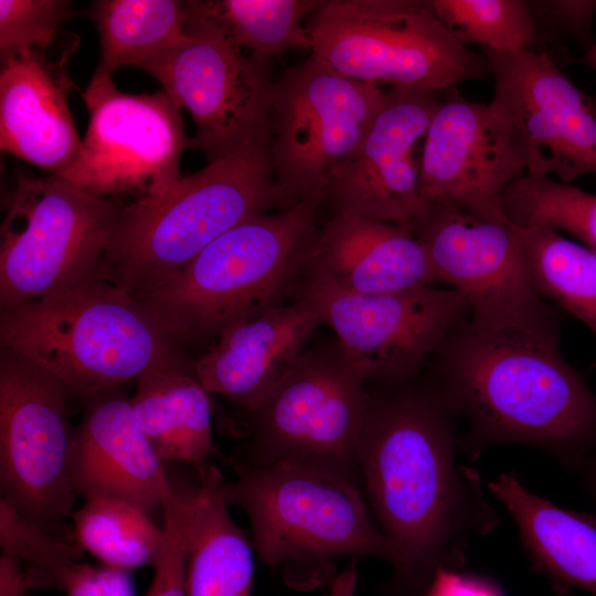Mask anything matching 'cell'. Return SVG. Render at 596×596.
Listing matches in <instances>:
<instances>
[{"label": "cell", "instance_id": "1", "mask_svg": "<svg viewBox=\"0 0 596 596\" xmlns=\"http://www.w3.org/2000/svg\"><path fill=\"white\" fill-rule=\"evenodd\" d=\"M455 417L427 381L370 396L358 465L389 549L396 589L424 596L438 570L499 524L477 470L459 462Z\"/></svg>", "mask_w": 596, "mask_h": 596}, {"label": "cell", "instance_id": "2", "mask_svg": "<svg viewBox=\"0 0 596 596\" xmlns=\"http://www.w3.org/2000/svg\"><path fill=\"white\" fill-rule=\"evenodd\" d=\"M426 380L455 418L467 422L459 448L475 461L490 447L542 449L575 472L596 451V393L553 344L469 321L432 355Z\"/></svg>", "mask_w": 596, "mask_h": 596}, {"label": "cell", "instance_id": "3", "mask_svg": "<svg viewBox=\"0 0 596 596\" xmlns=\"http://www.w3.org/2000/svg\"><path fill=\"white\" fill-rule=\"evenodd\" d=\"M0 344L41 366L82 401L142 376L191 370L193 359L145 305L99 276L0 308Z\"/></svg>", "mask_w": 596, "mask_h": 596}, {"label": "cell", "instance_id": "4", "mask_svg": "<svg viewBox=\"0 0 596 596\" xmlns=\"http://www.w3.org/2000/svg\"><path fill=\"white\" fill-rule=\"evenodd\" d=\"M320 209L308 200L240 222L139 300L185 352L212 344L230 327L281 305L317 236Z\"/></svg>", "mask_w": 596, "mask_h": 596}, {"label": "cell", "instance_id": "5", "mask_svg": "<svg viewBox=\"0 0 596 596\" xmlns=\"http://www.w3.org/2000/svg\"><path fill=\"white\" fill-rule=\"evenodd\" d=\"M269 209H276L270 143L242 148L125 205L98 276L141 299L220 235Z\"/></svg>", "mask_w": 596, "mask_h": 596}, {"label": "cell", "instance_id": "6", "mask_svg": "<svg viewBox=\"0 0 596 596\" xmlns=\"http://www.w3.org/2000/svg\"><path fill=\"white\" fill-rule=\"evenodd\" d=\"M236 477L224 485L228 504L247 514L253 544L270 567H283L296 587L334 576L340 556L390 557L354 479L310 464L231 461Z\"/></svg>", "mask_w": 596, "mask_h": 596}, {"label": "cell", "instance_id": "7", "mask_svg": "<svg viewBox=\"0 0 596 596\" xmlns=\"http://www.w3.org/2000/svg\"><path fill=\"white\" fill-rule=\"evenodd\" d=\"M305 28L312 55L364 83L434 93L489 73L486 56L456 41L429 0H320Z\"/></svg>", "mask_w": 596, "mask_h": 596}, {"label": "cell", "instance_id": "8", "mask_svg": "<svg viewBox=\"0 0 596 596\" xmlns=\"http://www.w3.org/2000/svg\"><path fill=\"white\" fill-rule=\"evenodd\" d=\"M125 207L57 175H20L0 226V308L60 292L98 276Z\"/></svg>", "mask_w": 596, "mask_h": 596}, {"label": "cell", "instance_id": "9", "mask_svg": "<svg viewBox=\"0 0 596 596\" xmlns=\"http://www.w3.org/2000/svg\"><path fill=\"white\" fill-rule=\"evenodd\" d=\"M387 93L310 55L275 82L270 161L276 209L322 204L334 173L354 153Z\"/></svg>", "mask_w": 596, "mask_h": 596}, {"label": "cell", "instance_id": "10", "mask_svg": "<svg viewBox=\"0 0 596 596\" xmlns=\"http://www.w3.org/2000/svg\"><path fill=\"white\" fill-rule=\"evenodd\" d=\"M71 396L54 375L0 350V489L18 513L51 536L75 542Z\"/></svg>", "mask_w": 596, "mask_h": 596}, {"label": "cell", "instance_id": "11", "mask_svg": "<svg viewBox=\"0 0 596 596\" xmlns=\"http://www.w3.org/2000/svg\"><path fill=\"white\" fill-rule=\"evenodd\" d=\"M411 225L435 281L465 298L470 322L560 344L558 312L529 276L515 225L440 205Z\"/></svg>", "mask_w": 596, "mask_h": 596}, {"label": "cell", "instance_id": "12", "mask_svg": "<svg viewBox=\"0 0 596 596\" xmlns=\"http://www.w3.org/2000/svg\"><path fill=\"white\" fill-rule=\"evenodd\" d=\"M369 400L365 380L338 340L307 348L253 414V464L320 466L352 479Z\"/></svg>", "mask_w": 596, "mask_h": 596}, {"label": "cell", "instance_id": "13", "mask_svg": "<svg viewBox=\"0 0 596 596\" xmlns=\"http://www.w3.org/2000/svg\"><path fill=\"white\" fill-rule=\"evenodd\" d=\"M111 77L95 70L83 93L89 124L79 153L57 177L95 196L140 200L183 178L180 159L193 142L166 92L127 94Z\"/></svg>", "mask_w": 596, "mask_h": 596}, {"label": "cell", "instance_id": "14", "mask_svg": "<svg viewBox=\"0 0 596 596\" xmlns=\"http://www.w3.org/2000/svg\"><path fill=\"white\" fill-rule=\"evenodd\" d=\"M310 298L366 381L391 387L412 380L447 336L469 318L465 298L434 285L353 294L298 277L289 294ZM288 294V295H289Z\"/></svg>", "mask_w": 596, "mask_h": 596}, {"label": "cell", "instance_id": "15", "mask_svg": "<svg viewBox=\"0 0 596 596\" xmlns=\"http://www.w3.org/2000/svg\"><path fill=\"white\" fill-rule=\"evenodd\" d=\"M268 63L222 42L194 39L162 51L141 70L189 111L196 128L193 148L210 162L270 143L275 82Z\"/></svg>", "mask_w": 596, "mask_h": 596}, {"label": "cell", "instance_id": "16", "mask_svg": "<svg viewBox=\"0 0 596 596\" xmlns=\"http://www.w3.org/2000/svg\"><path fill=\"white\" fill-rule=\"evenodd\" d=\"M494 81L490 104L510 123L528 156L532 177L572 183L596 174V102L578 88L545 51L485 50Z\"/></svg>", "mask_w": 596, "mask_h": 596}, {"label": "cell", "instance_id": "17", "mask_svg": "<svg viewBox=\"0 0 596 596\" xmlns=\"http://www.w3.org/2000/svg\"><path fill=\"white\" fill-rule=\"evenodd\" d=\"M423 139L418 168L428 206L510 223L503 194L526 174L529 163L523 143L497 108L455 93L440 102Z\"/></svg>", "mask_w": 596, "mask_h": 596}, {"label": "cell", "instance_id": "18", "mask_svg": "<svg viewBox=\"0 0 596 596\" xmlns=\"http://www.w3.org/2000/svg\"><path fill=\"white\" fill-rule=\"evenodd\" d=\"M433 92L393 87L322 199L333 214L413 224L428 211L414 149L438 108Z\"/></svg>", "mask_w": 596, "mask_h": 596}, {"label": "cell", "instance_id": "19", "mask_svg": "<svg viewBox=\"0 0 596 596\" xmlns=\"http://www.w3.org/2000/svg\"><path fill=\"white\" fill-rule=\"evenodd\" d=\"M238 322L193 359L195 376L209 394L254 412L307 350L321 316L307 296Z\"/></svg>", "mask_w": 596, "mask_h": 596}, {"label": "cell", "instance_id": "20", "mask_svg": "<svg viewBox=\"0 0 596 596\" xmlns=\"http://www.w3.org/2000/svg\"><path fill=\"white\" fill-rule=\"evenodd\" d=\"M83 402L71 449L77 497L121 499L149 513L161 507L169 476L135 418L130 397L114 389Z\"/></svg>", "mask_w": 596, "mask_h": 596}, {"label": "cell", "instance_id": "21", "mask_svg": "<svg viewBox=\"0 0 596 596\" xmlns=\"http://www.w3.org/2000/svg\"><path fill=\"white\" fill-rule=\"evenodd\" d=\"M299 277L363 295L436 283L411 224L347 214H333L319 227Z\"/></svg>", "mask_w": 596, "mask_h": 596}, {"label": "cell", "instance_id": "22", "mask_svg": "<svg viewBox=\"0 0 596 596\" xmlns=\"http://www.w3.org/2000/svg\"><path fill=\"white\" fill-rule=\"evenodd\" d=\"M40 50L1 65L0 148L58 175L77 158L79 138L67 103L75 87L65 62Z\"/></svg>", "mask_w": 596, "mask_h": 596}, {"label": "cell", "instance_id": "23", "mask_svg": "<svg viewBox=\"0 0 596 596\" xmlns=\"http://www.w3.org/2000/svg\"><path fill=\"white\" fill-rule=\"evenodd\" d=\"M518 528L532 570L557 596L574 589L596 595V515L563 509L528 490L513 472L488 482Z\"/></svg>", "mask_w": 596, "mask_h": 596}, {"label": "cell", "instance_id": "24", "mask_svg": "<svg viewBox=\"0 0 596 596\" xmlns=\"http://www.w3.org/2000/svg\"><path fill=\"white\" fill-rule=\"evenodd\" d=\"M194 469L188 485V596H252L253 553L228 512L222 473L209 461Z\"/></svg>", "mask_w": 596, "mask_h": 596}, {"label": "cell", "instance_id": "25", "mask_svg": "<svg viewBox=\"0 0 596 596\" xmlns=\"http://www.w3.org/2000/svg\"><path fill=\"white\" fill-rule=\"evenodd\" d=\"M130 397L135 418L158 458L202 465L215 455L211 403L194 370L147 374Z\"/></svg>", "mask_w": 596, "mask_h": 596}, {"label": "cell", "instance_id": "26", "mask_svg": "<svg viewBox=\"0 0 596 596\" xmlns=\"http://www.w3.org/2000/svg\"><path fill=\"white\" fill-rule=\"evenodd\" d=\"M319 1H184L183 29L193 39L222 42L269 61L286 50H311L312 40L302 23Z\"/></svg>", "mask_w": 596, "mask_h": 596}, {"label": "cell", "instance_id": "27", "mask_svg": "<svg viewBox=\"0 0 596 596\" xmlns=\"http://www.w3.org/2000/svg\"><path fill=\"white\" fill-rule=\"evenodd\" d=\"M87 15L100 41L96 71L110 76L123 66L141 68L170 46L194 40L183 29L184 1L97 0Z\"/></svg>", "mask_w": 596, "mask_h": 596}, {"label": "cell", "instance_id": "28", "mask_svg": "<svg viewBox=\"0 0 596 596\" xmlns=\"http://www.w3.org/2000/svg\"><path fill=\"white\" fill-rule=\"evenodd\" d=\"M517 227L525 267L538 291L596 337V253L550 227Z\"/></svg>", "mask_w": 596, "mask_h": 596}, {"label": "cell", "instance_id": "29", "mask_svg": "<svg viewBox=\"0 0 596 596\" xmlns=\"http://www.w3.org/2000/svg\"><path fill=\"white\" fill-rule=\"evenodd\" d=\"M71 519L75 543L104 565L128 571L155 566L162 553L163 528L145 509L126 500H85Z\"/></svg>", "mask_w": 596, "mask_h": 596}, {"label": "cell", "instance_id": "30", "mask_svg": "<svg viewBox=\"0 0 596 596\" xmlns=\"http://www.w3.org/2000/svg\"><path fill=\"white\" fill-rule=\"evenodd\" d=\"M509 222L566 232L596 253V194L551 177L525 174L503 194Z\"/></svg>", "mask_w": 596, "mask_h": 596}, {"label": "cell", "instance_id": "31", "mask_svg": "<svg viewBox=\"0 0 596 596\" xmlns=\"http://www.w3.org/2000/svg\"><path fill=\"white\" fill-rule=\"evenodd\" d=\"M446 30L460 44H481L496 53L531 49L538 28L529 1L429 0Z\"/></svg>", "mask_w": 596, "mask_h": 596}, {"label": "cell", "instance_id": "32", "mask_svg": "<svg viewBox=\"0 0 596 596\" xmlns=\"http://www.w3.org/2000/svg\"><path fill=\"white\" fill-rule=\"evenodd\" d=\"M0 546L3 554L23 562L29 588H57V576L71 562L82 560L83 549L60 540L33 524L0 498Z\"/></svg>", "mask_w": 596, "mask_h": 596}, {"label": "cell", "instance_id": "33", "mask_svg": "<svg viewBox=\"0 0 596 596\" xmlns=\"http://www.w3.org/2000/svg\"><path fill=\"white\" fill-rule=\"evenodd\" d=\"M73 14L65 0H0L1 65L45 50Z\"/></svg>", "mask_w": 596, "mask_h": 596}, {"label": "cell", "instance_id": "34", "mask_svg": "<svg viewBox=\"0 0 596 596\" xmlns=\"http://www.w3.org/2000/svg\"><path fill=\"white\" fill-rule=\"evenodd\" d=\"M164 546L147 596H188V485L169 483L162 494Z\"/></svg>", "mask_w": 596, "mask_h": 596}, {"label": "cell", "instance_id": "35", "mask_svg": "<svg viewBox=\"0 0 596 596\" xmlns=\"http://www.w3.org/2000/svg\"><path fill=\"white\" fill-rule=\"evenodd\" d=\"M57 588L66 596H135L134 581L125 568L99 567L74 561L57 576Z\"/></svg>", "mask_w": 596, "mask_h": 596}, {"label": "cell", "instance_id": "36", "mask_svg": "<svg viewBox=\"0 0 596 596\" xmlns=\"http://www.w3.org/2000/svg\"><path fill=\"white\" fill-rule=\"evenodd\" d=\"M534 18L546 19L561 32L585 44L592 42L596 1H530Z\"/></svg>", "mask_w": 596, "mask_h": 596}, {"label": "cell", "instance_id": "37", "mask_svg": "<svg viewBox=\"0 0 596 596\" xmlns=\"http://www.w3.org/2000/svg\"><path fill=\"white\" fill-rule=\"evenodd\" d=\"M424 596H502L486 578L440 568Z\"/></svg>", "mask_w": 596, "mask_h": 596}, {"label": "cell", "instance_id": "38", "mask_svg": "<svg viewBox=\"0 0 596 596\" xmlns=\"http://www.w3.org/2000/svg\"><path fill=\"white\" fill-rule=\"evenodd\" d=\"M29 589L21 562L7 554L0 556V596H24Z\"/></svg>", "mask_w": 596, "mask_h": 596}, {"label": "cell", "instance_id": "39", "mask_svg": "<svg viewBox=\"0 0 596 596\" xmlns=\"http://www.w3.org/2000/svg\"><path fill=\"white\" fill-rule=\"evenodd\" d=\"M358 582L356 560L351 563L330 582V589L326 596H354Z\"/></svg>", "mask_w": 596, "mask_h": 596}, {"label": "cell", "instance_id": "40", "mask_svg": "<svg viewBox=\"0 0 596 596\" xmlns=\"http://www.w3.org/2000/svg\"><path fill=\"white\" fill-rule=\"evenodd\" d=\"M581 485L596 505V451L587 456L576 469Z\"/></svg>", "mask_w": 596, "mask_h": 596}, {"label": "cell", "instance_id": "41", "mask_svg": "<svg viewBox=\"0 0 596 596\" xmlns=\"http://www.w3.org/2000/svg\"><path fill=\"white\" fill-rule=\"evenodd\" d=\"M572 63L588 66L596 72V42H594L581 57L572 60Z\"/></svg>", "mask_w": 596, "mask_h": 596}]
</instances>
